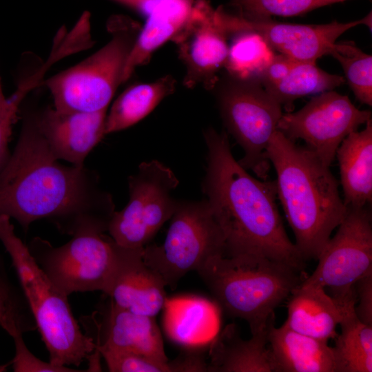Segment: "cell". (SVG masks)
Masks as SVG:
<instances>
[{
	"label": "cell",
	"mask_w": 372,
	"mask_h": 372,
	"mask_svg": "<svg viewBox=\"0 0 372 372\" xmlns=\"http://www.w3.org/2000/svg\"><path fill=\"white\" fill-rule=\"evenodd\" d=\"M346 207L366 206L372 200V120L365 127L350 133L336 155Z\"/></svg>",
	"instance_id": "7402d4cb"
},
{
	"label": "cell",
	"mask_w": 372,
	"mask_h": 372,
	"mask_svg": "<svg viewBox=\"0 0 372 372\" xmlns=\"http://www.w3.org/2000/svg\"><path fill=\"white\" fill-rule=\"evenodd\" d=\"M249 340L242 339L234 324H229L211 343L207 371L272 372L267 347V327Z\"/></svg>",
	"instance_id": "603a6c76"
},
{
	"label": "cell",
	"mask_w": 372,
	"mask_h": 372,
	"mask_svg": "<svg viewBox=\"0 0 372 372\" xmlns=\"http://www.w3.org/2000/svg\"><path fill=\"white\" fill-rule=\"evenodd\" d=\"M267 347L272 372H338L333 347L285 323L276 327L274 313L267 322Z\"/></svg>",
	"instance_id": "ffe728a7"
},
{
	"label": "cell",
	"mask_w": 372,
	"mask_h": 372,
	"mask_svg": "<svg viewBox=\"0 0 372 372\" xmlns=\"http://www.w3.org/2000/svg\"><path fill=\"white\" fill-rule=\"evenodd\" d=\"M9 103V98H6L3 92L2 86L0 80V111L6 107Z\"/></svg>",
	"instance_id": "e575fe53"
},
{
	"label": "cell",
	"mask_w": 372,
	"mask_h": 372,
	"mask_svg": "<svg viewBox=\"0 0 372 372\" xmlns=\"http://www.w3.org/2000/svg\"><path fill=\"white\" fill-rule=\"evenodd\" d=\"M115 205L98 175L58 162L41 134L35 112L24 114L20 136L0 171V215L27 231L45 219L72 236L107 231Z\"/></svg>",
	"instance_id": "6da1fadb"
},
{
	"label": "cell",
	"mask_w": 372,
	"mask_h": 372,
	"mask_svg": "<svg viewBox=\"0 0 372 372\" xmlns=\"http://www.w3.org/2000/svg\"><path fill=\"white\" fill-rule=\"evenodd\" d=\"M176 86L175 79L168 74L154 82L127 88L115 100L106 116L105 134L127 129L143 119L175 92Z\"/></svg>",
	"instance_id": "cb8c5ba5"
},
{
	"label": "cell",
	"mask_w": 372,
	"mask_h": 372,
	"mask_svg": "<svg viewBox=\"0 0 372 372\" xmlns=\"http://www.w3.org/2000/svg\"><path fill=\"white\" fill-rule=\"evenodd\" d=\"M107 110L60 112L47 107L35 112L37 127L56 158L83 166L89 153L105 135Z\"/></svg>",
	"instance_id": "2e32d148"
},
{
	"label": "cell",
	"mask_w": 372,
	"mask_h": 372,
	"mask_svg": "<svg viewBox=\"0 0 372 372\" xmlns=\"http://www.w3.org/2000/svg\"><path fill=\"white\" fill-rule=\"evenodd\" d=\"M371 119V112L357 108L346 95L333 90L313 96L296 112L282 114L277 130L305 146L330 167L338 148L352 132Z\"/></svg>",
	"instance_id": "7c38bea8"
},
{
	"label": "cell",
	"mask_w": 372,
	"mask_h": 372,
	"mask_svg": "<svg viewBox=\"0 0 372 372\" xmlns=\"http://www.w3.org/2000/svg\"><path fill=\"white\" fill-rule=\"evenodd\" d=\"M209 0H150L141 14L145 17L127 60L125 83L134 70L149 61L153 52L167 41H174Z\"/></svg>",
	"instance_id": "ac0fdd59"
},
{
	"label": "cell",
	"mask_w": 372,
	"mask_h": 372,
	"mask_svg": "<svg viewBox=\"0 0 372 372\" xmlns=\"http://www.w3.org/2000/svg\"><path fill=\"white\" fill-rule=\"evenodd\" d=\"M6 365H0V372L6 371Z\"/></svg>",
	"instance_id": "8d00e7d4"
},
{
	"label": "cell",
	"mask_w": 372,
	"mask_h": 372,
	"mask_svg": "<svg viewBox=\"0 0 372 372\" xmlns=\"http://www.w3.org/2000/svg\"><path fill=\"white\" fill-rule=\"evenodd\" d=\"M215 309L211 302L198 296L167 298L163 307L165 333L170 340L185 348L203 347L216 334Z\"/></svg>",
	"instance_id": "44dd1931"
},
{
	"label": "cell",
	"mask_w": 372,
	"mask_h": 372,
	"mask_svg": "<svg viewBox=\"0 0 372 372\" xmlns=\"http://www.w3.org/2000/svg\"><path fill=\"white\" fill-rule=\"evenodd\" d=\"M318 260L316 269L301 285L328 289L338 298L355 294V283L372 272L371 214L366 206L347 207L336 234Z\"/></svg>",
	"instance_id": "8fae6325"
},
{
	"label": "cell",
	"mask_w": 372,
	"mask_h": 372,
	"mask_svg": "<svg viewBox=\"0 0 372 372\" xmlns=\"http://www.w3.org/2000/svg\"><path fill=\"white\" fill-rule=\"evenodd\" d=\"M111 372H182L179 357L163 362L139 353L120 350L100 349Z\"/></svg>",
	"instance_id": "f546056e"
},
{
	"label": "cell",
	"mask_w": 372,
	"mask_h": 372,
	"mask_svg": "<svg viewBox=\"0 0 372 372\" xmlns=\"http://www.w3.org/2000/svg\"><path fill=\"white\" fill-rule=\"evenodd\" d=\"M347 0H229L227 6L234 14L248 19L273 16L303 15L315 9Z\"/></svg>",
	"instance_id": "f1b7e54d"
},
{
	"label": "cell",
	"mask_w": 372,
	"mask_h": 372,
	"mask_svg": "<svg viewBox=\"0 0 372 372\" xmlns=\"http://www.w3.org/2000/svg\"><path fill=\"white\" fill-rule=\"evenodd\" d=\"M341 65L345 80L356 99L372 105V56L360 49L353 41L335 42L329 54Z\"/></svg>",
	"instance_id": "83f0119b"
},
{
	"label": "cell",
	"mask_w": 372,
	"mask_h": 372,
	"mask_svg": "<svg viewBox=\"0 0 372 372\" xmlns=\"http://www.w3.org/2000/svg\"><path fill=\"white\" fill-rule=\"evenodd\" d=\"M34 85L30 79L21 82L13 95L9 97L6 108L0 111V169L8 158V145L12 125L18 118L20 105Z\"/></svg>",
	"instance_id": "4dcf8cb0"
},
{
	"label": "cell",
	"mask_w": 372,
	"mask_h": 372,
	"mask_svg": "<svg viewBox=\"0 0 372 372\" xmlns=\"http://www.w3.org/2000/svg\"><path fill=\"white\" fill-rule=\"evenodd\" d=\"M207 167L202 192L225 241L223 256H261L302 272L306 260L289 238L275 180L251 176L234 158L226 132H203Z\"/></svg>",
	"instance_id": "7a4b0ae2"
},
{
	"label": "cell",
	"mask_w": 372,
	"mask_h": 372,
	"mask_svg": "<svg viewBox=\"0 0 372 372\" xmlns=\"http://www.w3.org/2000/svg\"><path fill=\"white\" fill-rule=\"evenodd\" d=\"M362 25H366L371 30V12L369 13L366 17L362 18Z\"/></svg>",
	"instance_id": "d590c367"
},
{
	"label": "cell",
	"mask_w": 372,
	"mask_h": 372,
	"mask_svg": "<svg viewBox=\"0 0 372 372\" xmlns=\"http://www.w3.org/2000/svg\"><path fill=\"white\" fill-rule=\"evenodd\" d=\"M179 181L173 171L157 160L141 163L128 178L127 205L114 211L107 231L118 245L145 247L173 215L178 203L173 192Z\"/></svg>",
	"instance_id": "30bf717a"
},
{
	"label": "cell",
	"mask_w": 372,
	"mask_h": 372,
	"mask_svg": "<svg viewBox=\"0 0 372 372\" xmlns=\"http://www.w3.org/2000/svg\"><path fill=\"white\" fill-rule=\"evenodd\" d=\"M344 82V77L328 73L316 63L297 61L280 81L265 89L287 108L297 99L333 90Z\"/></svg>",
	"instance_id": "484cf974"
},
{
	"label": "cell",
	"mask_w": 372,
	"mask_h": 372,
	"mask_svg": "<svg viewBox=\"0 0 372 372\" xmlns=\"http://www.w3.org/2000/svg\"><path fill=\"white\" fill-rule=\"evenodd\" d=\"M227 41L216 19L215 8L208 1L173 41L185 67V87L213 89L227 61Z\"/></svg>",
	"instance_id": "5bb4252c"
},
{
	"label": "cell",
	"mask_w": 372,
	"mask_h": 372,
	"mask_svg": "<svg viewBox=\"0 0 372 372\" xmlns=\"http://www.w3.org/2000/svg\"><path fill=\"white\" fill-rule=\"evenodd\" d=\"M143 248L120 245L113 276L105 294L118 307L155 317L166 299L161 277L143 258Z\"/></svg>",
	"instance_id": "e0dca14e"
},
{
	"label": "cell",
	"mask_w": 372,
	"mask_h": 372,
	"mask_svg": "<svg viewBox=\"0 0 372 372\" xmlns=\"http://www.w3.org/2000/svg\"><path fill=\"white\" fill-rule=\"evenodd\" d=\"M295 142L277 130L266 156L276 173L277 197L294 234L295 245L305 260H318L344 219L347 207L330 167Z\"/></svg>",
	"instance_id": "3957f363"
},
{
	"label": "cell",
	"mask_w": 372,
	"mask_h": 372,
	"mask_svg": "<svg viewBox=\"0 0 372 372\" xmlns=\"http://www.w3.org/2000/svg\"><path fill=\"white\" fill-rule=\"evenodd\" d=\"M165 239L147 245L145 263L176 288L187 273L197 271L211 257L224 255L225 241L207 200H178Z\"/></svg>",
	"instance_id": "ba28073f"
},
{
	"label": "cell",
	"mask_w": 372,
	"mask_h": 372,
	"mask_svg": "<svg viewBox=\"0 0 372 372\" xmlns=\"http://www.w3.org/2000/svg\"><path fill=\"white\" fill-rule=\"evenodd\" d=\"M358 305L355 306L357 317L363 323L372 326V272L366 274L354 285Z\"/></svg>",
	"instance_id": "1f68e13d"
},
{
	"label": "cell",
	"mask_w": 372,
	"mask_h": 372,
	"mask_svg": "<svg viewBox=\"0 0 372 372\" xmlns=\"http://www.w3.org/2000/svg\"><path fill=\"white\" fill-rule=\"evenodd\" d=\"M3 269V265L0 263V324L3 318L6 310L5 298L2 286V273Z\"/></svg>",
	"instance_id": "836d02e7"
},
{
	"label": "cell",
	"mask_w": 372,
	"mask_h": 372,
	"mask_svg": "<svg viewBox=\"0 0 372 372\" xmlns=\"http://www.w3.org/2000/svg\"><path fill=\"white\" fill-rule=\"evenodd\" d=\"M216 19L226 36L239 30L257 33L275 52L300 62L316 63L329 54L338 37L348 30L362 25V19L324 24H298L278 22L270 19L242 18L220 6L215 9Z\"/></svg>",
	"instance_id": "4fadbf2b"
},
{
	"label": "cell",
	"mask_w": 372,
	"mask_h": 372,
	"mask_svg": "<svg viewBox=\"0 0 372 372\" xmlns=\"http://www.w3.org/2000/svg\"><path fill=\"white\" fill-rule=\"evenodd\" d=\"M334 351L338 372L372 371V326L357 317L355 307L349 309L339 324Z\"/></svg>",
	"instance_id": "d4e9b609"
},
{
	"label": "cell",
	"mask_w": 372,
	"mask_h": 372,
	"mask_svg": "<svg viewBox=\"0 0 372 372\" xmlns=\"http://www.w3.org/2000/svg\"><path fill=\"white\" fill-rule=\"evenodd\" d=\"M210 92L227 132L244 151L238 162L266 180L270 169L266 152L282 115V105L259 81L226 72L219 75Z\"/></svg>",
	"instance_id": "52a82bcc"
},
{
	"label": "cell",
	"mask_w": 372,
	"mask_h": 372,
	"mask_svg": "<svg viewBox=\"0 0 372 372\" xmlns=\"http://www.w3.org/2000/svg\"><path fill=\"white\" fill-rule=\"evenodd\" d=\"M81 321L97 352L100 349L127 351L163 362L169 361L154 317L134 313L110 299L108 304Z\"/></svg>",
	"instance_id": "9a60e30c"
},
{
	"label": "cell",
	"mask_w": 372,
	"mask_h": 372,
	"mask_svg": "<svg viewBox=\"0 0 372 372\" xmlns=\"http://www.w3.org/2000/svg\"><path fill=\"white\" fill-rule=\"evenodd\" d=\"M30 253L54 284L66 296L75 292L106 293L111 282L120 245L103 234L74 236L54 247L34 238Z\"/></svg>",
	"instance_id": "9c48e42d"
},
{
	"label": "cell",
	"mask_w": 372,
	"mask_h": 372,
	"mask_svg": "<svg viewBox=\"0 0 372 372\" xmlns=\"http://www.w3.org/2000/svg\"><path fill=\"white\" fill-rule=\"evenodd\" d=\"M231 40L224 69L233 76L254 79L276 54L275 51L257 33L239 30L227 35Z\"/></svg>",
	"instance_id": "4316f807"
},
{
	"label": "cell",
	"mask_w": 372,
	"mask_h": 372,
	"mask_svg": "<svg viewBox=\"0 0 372 372\" xmlns=\"http://www.w3.org/2000/svg\"><path fill=\"white\" fill-rule=\"evenodd\" d=\"M289 296L284 323L296 332L327 342L335 338L337 327L356 304L355 295L337 298L322 287L301 284Z\"/></svg>",
	"instance_id": "d6986e66"
},
{
	"label": "cell",
	"mask_w": 372,
	"mask_h": 372,
	"mask_svg": "<svg viewBox=\"0 0 372 372\" xmlns=\"http://www.w3.org/2000/svg\"><path fill=\"white\" fill-rule=\"evenodd\" d=\"M297 61L282 54H276L257 78L264 88L280 81Z\"/></svg>",
	"instance_id": "d6a6232c"
},
{
	"label": "cell",
	"mask_w": 372,
	"mask_h": 372,
	"mask_svg": "<svg viewBox=\"0 0 372 372\" xmlns=\"http://www.w3.org/2000/svg\"><path fill=\"white\" fill-rule=\"evenodd\" d=\"M196 271L220 307L247 321L251 334L267 327L276 308L304 280L298 269L261 256L218 255Z\"/></svg>",
	"instance_id": "5b68a950"
},
{
	"label": "cell",
	"mask_w": 372,
	"mask_h": 372,
	"mask_svg": "<svg viewBox=\"0 0 372 372\" xmlns=\"http://www.w3.org/2000/svg\"><path fill=\"white\" fill-rule=\"evenodd\" d=\"M10 218L0 215V241L9 254L31 313L54 366H79L87 360L97 369L99 353L74 318L68 296L38 265L28 246L16 235Z\"/></svg>",
	"instance_id": "277c9868"
},
{
	"label": "cell",
	"mask_w": 372,
	"mask_h": 372,
	"mask_svg": "<svg viewBox=\"0 0 372 372\" xmlns=\"http://www.w3.org/2000/svg\"><path fill=\"white\" fill-rule=\"evenodd\" d=\"M110 40L78 64L43 81L54 107L60 112H92L107 110L118 87L123 83L127 60L142 25L128 16L110 17Z\"/></svg>",
	"instance_id": "8992f818"
}]
</instances>
